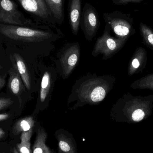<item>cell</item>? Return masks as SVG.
<instances>
[{"mask_svg":"<svg viewBox=\"0 0 153 153\" xmlns=\"http://www.w3.org/2000/svg\"><path fill=\"white\" fill-rule=\"evenodd\" d=\"M0 32L6 37L24 42L34 43L60 38L48 27L20 26L0 23Z\"/></svg>","mask_w":153,"mask_h":153,"instance_id":"1","label":"cell"},{"mask_svg":"<svg viewBox=\"0 0 153 153\" xmlns=\"http://www.w3.org/2000/svg\"><path fill=\"white\" fill-rule=\"evenodd\" d=\"M0 22L10 25L38 26L35 25L31 20L25 18L12 0H0Z\"/></svg>","mask_w":153,"mask_h":153,"instance_id":"2","label":"cell"},{"mask_svg":"<svg viewBox=\"0 0 153 153\" xmlns=\"http://www.w3.org/2000/svg\"><path fill=\"white\" fill-rule=\"evenodd\" d=\"M100 27L99 13L95 8L85 3L82 9L80 19V28L85 39L92 41Z\"/></svg>","mask_w":153,"mask_h":153,"instance_id":"3","label":"cell"},{"mask_svg":"<svg viewBox=\"0 0 153 153\" xmlns=\"http://www.w3.org/2000/svg\"><path fill=\"white\" fill-rule=\"evenodd\" d=\"M107 90V84L104 81L91 79L81 86L78 90V96L87 103H98L104 99Z\"/></svg>","mask_w":153,"mask_h":153,"instance_id":"4","label":"cell"},{"mask_svg":"<svg viewBox=\"0 0 153 153\" xmlns=\"http://www.w3.org/2000/svg\"><path fill=\"white\" fill-rule=\"evenodd\" d=\"M110 27L106 24L102 35L97 38L93 49L92 54L95 57L103 55V58L110 57L119 49L123 40L121 38L116 39L111 35Z\"/></svg>","mask_w":153,"mask_h":153,"instance_id":"5","label":"cell"},{"mask_svg":"<svg viewBox=\"0 0 153 153\" xmlns=\"http://www.w3.org/2000/svg\"><path fill=\"white\" fill-rule=\"evenodd\" d=\"M22 8L37 19L54 27L56 23L45 0H17Z\"/></svg>","mask_w":153,"mask_h":153,"instance_id":"6","label":"cell"},{"mask_svg":"<svg viewBox=\"0 0 153 153\" xmlns=\"http://www.w3.org/2000/svg\"><path fill=\"white\" fill-rule=\"evenodd\" d=\"M6 92L16 98L19 101L20 107L22 110L27 99L28 91L23 83L18 71L12 66L8 70Z\"/></svg>","mask_w":153,"mask_h":153,"instance_id":"7","label":"cell"},{"mask_svg":"<svg viewBox=\"0 0 153 153\" xmlns=\"http://www.w3.org/2000/svg\"><path fill=\"white\" fill-rule=\"evenodd\" d=\"M80 54V47L78 42L68 43L61 50L59 59L65 76H69L76 66Z\"/></svg>","mask_w":153,"mask_h":153,"instance_id":"8","label":"cell"},{"mask_svg":"<svg viewBox=\"0 0 153 153\" xmlns=\"http://www.w3.org/2000/svg\"><path fill=\"white\" fill-rule=\"evenodd\" d=\"M103 19L106 24L110 27L115 34L120 38L126 37L129 33V28L127 25L125 17L120 12L103 13Z\"/></svg>","mask_w":153,"mask_h":153,"instance_id":"9","label":"cell"},{"mask_svg":"<svg viewBox=\"0 0 153 153\" xmlns=\"http://www.w3.org/2000/svg\"><path fill=\"white\" fill-rule=\"evenodd\" d=\"M8 56L12 66L19 74L27 90L30 91L31 90V77L28 67L25 60L18 53H11Z\"/></svg>","mask_w":153,"mask_h":153,"instance_id":"10","label":"cell"},{"mask_svg":"<svg viewBox=\"0 0 153 153\" xmlns=\"http://www.w3.org/2000/svg\"><path fill=\"white\" fill-rule=\"evenodd\" d=\"M82 0H69L68 2V18L72 33L76 36L80 27L82 14Z\"/></svg>","mask_w":153,"mask_h":153,"instance_id":"11","label":"cell"},{"mask_svg":"<svg viewBox=\"0 0 153 153\" xmlns=\"http://www.w3.org/2000/svg\"><path fill=\"white\" fill-rule=\"evenodd\" d=\"M35 121L33 117H23L16 119L13 123L10 132L9 137L11 140L19 143V137H20L22 133L28 131L33 128L35 126Z\"/></svg>","mask_w":153,"mask_h":153,"instance_id":"12","label":"cell"},{"mask_svg":"<svg viewBox=\"0 0 153 153\" xmlns=\"http://www.w3.org/2000/svg\"><path fill=\"white\" fill-rule=\"evenodd\" d=\"M50 11L59 25L64 21V0H45Z\"/></svg>","mask_w":153,"mask_h":153,"instance_id":"13","label":"cell"},{"mask_svg":"<svg viewBox=\"0 0 153 153\" xmlns=\"http://www.w3.org/2000/svg\"><path fill=\"white\" fill-rule=\"evenodd\" d=\"M33 128L22 133L20 137V142L17 143L13 147L12 153H31L30 139L32 135Z\"/></svg>","mask_w":153,"mask_h":153,"instance_id":"14","label":"cell"},{"mask_svg":"<svg viewBox=\"0 0 153 153\" xmlns=\"http://www.w3.org/2000/svg\"><path fill=\"white\" fill-rule=\"evenodd\" d=\"M12 109H21L19 101L8 93L0 92V113Z\"/></svg>","mask_w":153,"mask_h":153,"instance_id":"15","label":"cell"},{"mask_svg":"<svg viewBox=\"0 0 153 153\" xmlns=\"http://www.w3.org/2000/svg\"><path fill=\"white\" fill-rule=\"evenodd\" d=\"M48 135L43 128H39L34 145L32 147L33 153H51L52 151L46 145Z\"/></svg>","mask_w":153,"mask_h":153,"instance_id":"16","label":"cell"},{"mask_svg":"<svg viewBox=\"0 0 153 153\" xmlns=\"http://www.w3.org/2000/svg\"><path fill=\"white\" fill-rule=\"evenodd\" d=\"M22 111L20 109H12L0 113V127L10 131L13 123L19 116Z\"/></svg>","mask_w":153,"mask_h":153,"instance_id":"17","label":"cell"},{"mask_svg":"<svg viewBox=\"0 0 153 153\" xmlns=\"http://www.w3.org/2000/svg\"><path fill=\"white\" fill-rule=\"evenodd\" d=\"M50 84L51 79L50 75L48 72H45L42 78L39 94V99L41 102H43L45 101L49 93Z\"/></svg>","mask_w":153,"mask_h":153,"instance_id":"18","label":"cell"},{"mask_svg":"<svg viewBox=\"0 0 153 153\" xmlns=\"http://www.w3.org/2000/svg\"><path fill=\"white\" fill-rule=\"evenodd\" d=\"M58 147L60 152L75 153L72 143L70 139L64 135L59 136L58 138Z\"/></svg>","mask_w":153,"mask_h":153,"instance_id":"19","label":"cell"},{"mask_svg":"<svg viewBox=\"0 0 153 153\" xmlns=\"http://www.w3.org/2000/svg\"><path fill=\"white\" fill-rule=\"evenodd\" d=\"M18 142L13 140L10 142H0V153H12L13 147Z\"/></svg>","mask_w":153,"mask_h":153,"instance_id":"20","label":"cell"},{"mask_svg":"<svg viewBox=\"0 0 153 153\" xmlns=\"http://www.w3.org/2000/svg\"><path fill=\"white\" fill-rule=\"evenodd\" d=\"M145 116V113L142 110L137 109L135 110L132 114V119L135 122H139L143 120Z\"/></svg>","mask_w":153,"mask_h":153,"instance_id":"21","label":"cell"},{"mask_svg":"<svg viewBox=\"0 0 153 153\" xmlns=\"http://www.w3.org/2000/svg\"><path fill=\"white\" fill-rule=\"evenodd\" d=\"M8 75V72H0V91L3 89L7 84L6 78Z\"/></svg>","mask_w":153,"mask_h":153,"instance_id":"22","label":"cell"},{"mask_svg":"<svg viewBox=\"0 0 153 153\" xmlns=\"http://www.w3.org/2000/svg\"><path fill=\"white\" fill-rule=\"evenodd\" d=\"M9 130L0 127V142L6 141L9 137Z\"/></svg>","mask_w":153,"mask_h":153,"instance_id":"23","label":"cell"},{"mask_svg":"<svg viewBox=\"0 0 153 153\" xmlns=\"http://www.w3.org/2000/svg\"><path fill=\"white\" fill-rule=\"evenodd\" d=\"M132 65L135 68L139 67V65H140V63H139L138 60H137V59H136V58L134 59V60H133V62H132Z\"/></svg>","mask_w":153,"mask_h":153,"instance_id":"24","label":"cell"},{"mask_svg":"<svg viewBox=\"0 0 153 153\" xmlns=\"http://www.w3.org/2000/svg\"><path fill=\"white\" fill-rule=\"evenodd\" d=\"M0 72H8V70L5 68L0 63Z\"/></svg>","mask_w":153,"mask_h":153,"instance_id":"25","label":"cell"},{"mask_svg":"<svg viewBox=\"0 0 153 153\" xmlns=\"http://www.w3.org/2000/svg\"><path fill=\"white\" fill-rule=\"evenodd\" d=\"M148 40L151 44L153 45V34H151L148 36Z\"/></svg>","mask_w":153,"mask_h":153,"instance_id":"26","label":"cell"},{"mask_svg":"<svg viewBox=\"0 0 153 153\" xmlns=\"http://www.w3.org/2000/svg\"><path fill=\"white\" fill-rule=\"evenodd\" d=\"M0 63L3 66H4L5 68H6V69H7V70H9V69H8V68H7V67H6V66H5V65L4 64V63L3 62V61H2L1 59V57H0Z\"/></svg>","mask_w":153,"mask_h":153,"instance_id":"27","label":"cell"}]
</instances>
